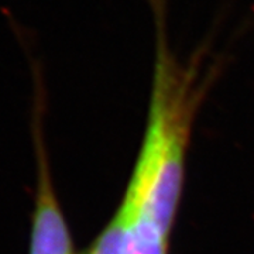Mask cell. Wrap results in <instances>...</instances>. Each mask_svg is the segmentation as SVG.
Listing matches in <instances>:
<instances>
[{
    "instance_id": "1",
    "label": "cell",
    "mask_w": 254,
    "mask_h": 254,
    "mask_svg": "<svg viewBox=\"0 0 254 254\" xmlns=\"http://www.w3.org/2000/svg\"><path fill=\"white\" fill-rule=\"evenodd\" d=\"M157 50L145 140L127 192L136 202L134 218L154 225L170 239L180 202L184 155L202 86L196 83V54L181 64L167 41V0H150Z\"/></svg>"
},
{
    "instance_id": "2",
    "label": "cell",
    "mask_w": 254,
    "mask_h": 254,
    "mask_svg": "<svg viewBox=\"0 0 254 254\" xmlns=\"http://www.w3.org/2000/svg\"><path fill=\"white\" fill-rule=\"evenodd\" d=\"M38 108L40 106L37 102L33 118V133L36 145V190L28 254H73L69 229L66 226L53 187L43 123Z\"/></svg>"
},
{
    "instance_id": "3",
    "label": "cell",
    "mask_w": 254,
    "mask_h": 254,
    "mask_svg": "<svg viewBox=\"0 0 254 254\" xmlns=\"http://www.w3.org/2000/svg\"><path fill=\"white\" fill-rule=\"evenodd\" d=\"M131 215V205L126 199H123L122 206L110 220L109 225L105 227L102 235L98 237L89 254H126Z\"/></svg>"
}]
</instances>
